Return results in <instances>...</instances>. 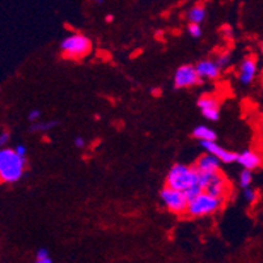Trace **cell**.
Masks as SVG:
<instances>
[{"label":"cell","mask_w":263,"mask_h":263,"mask_svg":"<svg viewBox=\"0 0 263 263\" xmlns=\"http://www.w3.org/2000/svg\"><path fill=\"white\" fill-rule=\"evenodd\" d=\"M260 52H262L263 55V41H262V44H260Z\"/></svg>","instance_id":"cell-29"},{"label":"cell","mask_w":263,"mask_h":263,"mask_svg":"<svg viewBox=\"0 0 263 263\" xmlns=\"http://www.w3.org/2000/svg\"><path fill=\"white\" fill-rule=\"evenodd\" d=\"M199 183L205 193L211 194V195L220 198V199H224L227 197V194H228V179L226 178V176L221 172L215 174L199 173Z\"/></svg>","instance_id":"cell-6"},{"label":"cell","mask_w":263,"mask_h":263,"mask_svg":"<svg viewBox=\"0 0 263 263\" xmlns=\"http://www.w3.org/2000/svg\"><path fill=\"white\" fill-rule=\"evenodd\" d=\"M205 15H207V11H205V7L203 4H194L187 12V20L190 21V24H200L204 21Z\"/></svg>","instance_id":"cell-15"},{"label":"cell","mask_w":263,"mask_h":263,"mask_svg":"<svg viewBox=\"0 0 263 263\" xmlns=\"http://www.w3.org/2000/svg\"><path fill=\"white\" fill-rule=\"evenodd\" d=\"M41 116H42V113H41L40 109H33L30 110L29 114H28V121L32 122V124L37 123V122H40Z\"/></svg>","instance_id":"cell-21"},{"label":"cell","mask_w":263,"mask_h":263,"mask_svg":"<svg viewBox=\"0 0 263 263\" xmlns=\"http://www.w3.org/2000/svg\"><path fill=\"white\" fill-rule=\"evenodd\" d=\"M220 162L221 161L214 155L204 154L197 160L194 166L200 174H215L220 172Z\"/></svg>","instance_id":"cell-13"},{"label":"cell","mask_w":263,"mask_h":263,"mask_svg":"<svg viewBox=\"0 0 263 263\" xmlns=\"http://www.w3.org/2000/svg\"><path fill=\"white\" fill-rule=\"evenodd\" d=\"M236 162H238V165H241L245 171L253 172L254 169L262 166L263 156L257 151L245 149L237 154V161Z\"/></svg>","instance_id":"cell-11"},{"label":"cell","mask_w":263,"mask_h":263,"mask_svg":"<svg viewBox=\"0 0 263 263\" xmlns=\"http://www.w3.org/2000/svg\"><path fill=\"white\" fill-rule=\"evenodd\" d=\"M195 68H197L198 75L200 76V79H207V80H216L220 78V73H221V68L217 64L216 61H212V59H202V61L198 62L195 64Z\"/></svg>","instance_id":"cell-12"},{"label":"cell","mask_w":263,"mask_h":263,"mask_svg":"<svg viewBox=\"0 0 263 263\" xmlns=\"http://www.w3.org/2000/svg\"><path fill=\"white\" fill-rule=\"evenodd\" d=\"M58 121H46V122H37V123H33L30 126L29 130L32 133H47V131H51L52 128H55L58 126Z\"/></svg>","instance_id":"cell-16"},{"label":"cell","mask_w":263,"mask_h":263,"mask_svg":"<svg viewBox=\"0 0 263 263\" xmlns=\"http://www.w3.org/2000/svg\"><path fill=\"white\" fill-rule=\"evenodd\" d=\"M243 198H245L246 202L254 203L255 200L258 199V194L254 189L249 187V189H245V190H243Z\"/></svg>","instance_id":"cell-19"},{"label":"cell","mask_w":263,"mask_h":263,"mask_svg":"<svg viewBox=\"0 0 263 263\" xmlns=\"http://www.w3.org/2000/svg\"><path fill=\"white\" fill-rule=\"evenodd\" d=\"M13 149H15V152L18 155V156L23 157V159H25V156H26V147H25V145L17 144L15 148H13Z\"/></svg>","instance_id":"cell-23"},{"label":"cell","mask_w":263,"mask_h":263,"mask_svg":"<svg viewBox=\"0 0 263 263\" xmlns=\"http://www.w3.org/2000/svg\"><path fill=\"white\" fill-rule=\"evenodd\" d=\"M34 263H52L51 258H46V259H35Z\"/></svg>","instance_id":"cell-26"},{"label":"cell","mask_w":263,"mask_h":263,"mask_svg":"<svg viewBox=\"0 0 263 263\" xmlns=\"http://www.w3.org/2000/svg\"><path fill=\"white\" fill-rule=\"evenodd\" d=\"M8 142H9V133L3 131V133L0 134V144L6 145Z\"/></svg>","instance_id":"cell-24"},{"label":"cell","mask_w":263,"mask_h":263,"mask_svg":"<svg viewBox=\"0 0 263 263\" xmlns=\"http://www.w3.org/2000/svg\"><path fill=\"white\" fill-rule=\"evenodd\" d=\"M200 113L207 121L216 122L220 118V104L216 97L211 95L200 96L197 101Z\"/></svg>","instance_id":"cell-8"},{"label":"cell","mask_w":263,"mask_h":263,"mask_svg":"<svg viewBox=\"0 0 263 263\" xmlns=\"http://www.w3.org/2000/svg\"><path fill=\"white\" fill-rule=\"evenodd\" d=\"M200 147L205 151V154L214 155L215 157H217L224 164H232V162L237 161V154L226 149V148L217 144L216 142H202Z\"/></svg>","instance_id":"cell-10"},{"label":"cell","mask_w":263,"mask_h":263,"mask_svg":"<svg viewBox=\"0 0 263 263\" xmlns=\"http://www.w3.org/2000/svg\"><path fill=\"white\" fill-rule=\"evenodd\" d=\"M174 87L177 89H185V88L195 87L202 83V79L198 75L197 68L193 64H183L178 67L174 73Z\"/></svg>","instance_id":"cell-7"},{"label":"cell","mask_w":263,"mask_h":263,"mask_svg":"<svg viewBox=\"0 0 263 263\" xmlns=\"http://www.w3.org/2000/svg\"><path fill=\"white\" fill-rule=\"evenodd\" d=\"M90 50H92V42L87 35L81 33H72L61 42V51L66 58H84L85 55L89 54Z\"/></svg>","instance_id":"cell-4"},{"label":"cell","mask_w":263,"mask_h":263,"mask_svg":"<svg viewBox=\"0 0 263 263\" xmlns=\"http://www.w3.org/2000/svg\"><path fill=\"white\" fill-rule=\"evenodd\" d=\"M231 61H232V55H231V52H229V51H224V52H221V54L217 55L216 62H217V64H219L221 70H223V68H226L227 66H229Z\"/></svg>","instance_id":"cell-18"},{"label":"cell","mask_w":263,"mask_h":263,"mask_svg":"<svg viewBox=\"0 0 263 263\" xmlns=\"http://www.w3.org/2000/svg\"><path fill=\"white\" fill-rule=\"evenodd\" d=\"M238 182H240V186L243 189V190L250 187V186H252V182H253L252 172L242 169V172L240 173V179H238Z\"/></svg>","instance_id":"cell-17"},{"label":"cell","mask_w":263,"mask_h":263,"mask_svg":"<svg viewBox=\"0 0 263 263\" xmlns=\"http://www.w3.org/2000/svg\"><path fill=\"white\" fill-rule=\"evenodd\" d=\"M187 32L191 37L199 38L202 35V26L198 25V24H189Z\"/></svg>","instance_id":"cell-20"},{"label":"cell","mask_w":263,"mask_h":263,"mask_svg":"<svg viewBox=\"0 0 263 263\" xmlns=\"http://www.w3.org/2000/svg\"><path fill=\"white\" fill-rule=\"evenodd\" d=\"M193 135H194V138H197L198 140H200V143L202 142H216V138H217L216 133H215L211 127H209V126H203V124L197 126V127L194 128Z\"/></svg>","instance_id":"cell-14"},{"label":"cell","mask_w":263,"mask_h":263,"mask_svg":"<svg viewBox=\"0 0 263 263\" xmlns=\"http://www.w3.org/2000/svg\"><path fill=\"white\" fill-rule=\"evenodd\" d=\"M223 204V199L214 197L211 194L203 191L198 197L189 200V207L186 215L190 217H204L219 211Z\"/></svg>","instance_id":"cell-3"},{"label":"cell","mask_w":263,"mask_h":263,"mask_svg":"<svg viewBox=\"0 0 263 263\" xmlns=\"http://www.w3.org/2000/svg\"><path fill=\"white\" fill-rule=\"evenodd\" d=\"M46 258H50L49 252H47V249L41 248L37 250V254H35V259H46Z\"/></svg>","instance_id":"cell-22"},{"label":"cell","mask_w":263,"mask_h":263,"mask_svg":"<svg viewBox=\"0 0 263 263\" xmlns=\"http://www.w3.org/2000/svg\"><path fill=\"white\" fill-rule=\"evenodd\" d=\"M166 186L186 193L195 186H200L199 172L195 169L194 165L193 166L185 164L173 165L166 176Z\"/></svg>","instance_id":"cell-2"},{"label":"cell","mask_w":263,"mask_h":263,"mask_svg":"<svg viewBox=\"0 0 263 263\" xmlns=\"http://www.w3.org/2000/svg\"><path fill=\"white\" fill-rule=\"evenodd\" d=\"M26 159L18 156L12 148L0 151V181L3 183H15L20 181L25 172Z\"/></svg>","instance_id":"cell-1"},{"label":"cell","mask_w":263,"mask_h":263,"mask_svg":"<svg viewBox=\"0 0 263 263\" xmlns=\"http://www.w3.org/2000/svg\"><path fill=\"white\" fill-rule=\"evenodd\" d=\"M73 144H75L76 148H83L85 145L84 138H81V136H76L75 140H73Z\"/></svg>","instance_id":"cell-25"},{"label":"cell","mask_w":263,"mask_h":263,"mask_svg":"<svg viewBox=\"0 0 263 263\" xmlns=\"http://www.w3.org/2000/svg\"><path fill=\"white\" fill-rule=\"evenodd\" d=\"M160 198L168 211L176 215H183L187 212L189 198L183 191L176 190L165 185V187L160 191Z\"/></svg>","instance_id":"cell-5"},{"label":"cell","mask_w":263,"mask_h":263,"mask_svg":"<svg viewBox=\"0 0 263 263\" xmlns=\"http://www.w3.org/2000/svg\"><path fill=\"white\" fill-rule=\"evenodd\" d=\"M223 32L226 33V37H228V35H231V34H232L231 26H224V28H223Z\"/></svg>","instance_id":"cell-27"},{"label":"cell","mask_w":263,"mask_h":263,"mask_svg":"<svg viewBox=\"0 0 263 263\" xmlns=\"http://www.w3.org/2000/svg\"><path fill=\"white\" fill-rule=\"evenodd\" d=\"M113 20H114L113 15H106V17H105V21H106V23H111Z\"/></svg>","instance_id":"cell-28"},{"label":"cell","mask_w":263,"mask_h":263,"mask_svg":"<svg viewBox=\"0 0 263 263\" xmlns=\"http://www.w3.org/2000/svg\"><path fill=\"white\" fill-rule=\"evenodd\" d=\"M258 75V62L254 57H246L242 59L238 67V80L241 84H252Z\"/></svg>","instance_id":"cell-9"}]
</instances>
